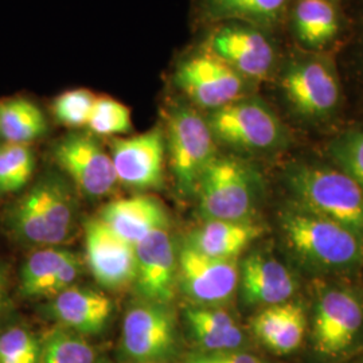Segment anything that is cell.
<instances>
[{"label": "cell", "instance_id": "17", "mask_svg": "<svg viewBox=\"0 0 363 363\" xmlns=\"http://www.w3.org/2000/svg\"><path fill=\"white\" fill-rule=\"evenodd\" d=\"M238 286L247 306L268 307L291 300L296 280L279 259L255 252L240 265Z\"/></svg>", "mask_w": 363, "mask_h": 363}, {"label": "cell", "instance_id": "3", "mask_svg": "<svg viewBox=\"0 0 363 363\" xmlns=\"http://www.w3.org/2000/svg\"><path fill=\"white\" fill-rule=\"evenodd\" d=\"M288 183L300 205L335 220L363 240V189L345 171L300 164Z\"/></svg>", "mask_w": 363, "mask_h": 363}, {"label": "cell", "instance_id": "33", "mask_svg": "<svg viewBox=\"0 0 363 363\" xmlns=\"http://www.w3.org/2000/svg\"><path fill=\"white\" fill-rule=\"evenodd\" d=\"M179 363H267L259 357L244 350L214 351L203 352L199 351L183 359Z\"/></svg>", "mask_w": 363, "mask_h": 363}, {"label": "cell", "instance_id": "32", "mask_svg": "<svg viewBox=\"0 0 363 363\" xmlns=\"http://www.w3.org/2000/svg\"><path fill=\"white\" fill-rule=\"evenodd\" d=\"M331 155L342 171L363 189V132H349L331 145Z\"/></svg>", "mask_w": 363, "mask_h": 363}, {"label": "cell", "instance_id": "9", "mask_svg": "<svg viewBox=\"0 0 363 363\" xmlns=\"http://www.w3.org/2000/svg\"><path fill=\"white\" fill-rule=\"evenodd\" d=\"M52 155L78 191L88 198H103L118 183L112 157L91 135H67L54 145Z\"/></svg>", "mask_w": 363, "mask_h": 363}, {"label": "cell", "instance_id": "4", "mask_svg": "<svg viewBox=\"0 0 363 363\" xmlns=\"http://www.w3.org/2000/svg\"><path fill=\"white\" fill-rule=\"evenodd\" d=\"M166 150L179 191L194 195L208 164L216 159V139L208 120L196 111L174 105L167 115Z\"/></svg>", "mask_w": 363, "mask_h": 363}, {"label": "cell", "instance_id": "6", "mask_svg": "<svg viewBox=\"0 0 363 363\" xmlns=\"http://www.w3.org/2000/svg\"><path fill=\"white\" fill-rule=\"evenodd\" d=\"M179 349L177 315L169 304L139 301L125 313L121 350L130 363H164Z\"/></svg>", "mask_w": 363, "mask_h": 363}, {"label": "cell", "instance_id": "13", "mask_svg": "<svg viewBox=\"0 0 363 363\" xmlns=\"http://www.w3.org/2000/svg\"><path fill=\"white\" fill-rule=\"evenodd\" d=\"M133 286L144 301L169 304L178 291V247L169 229L147 235L135 245Z\"/></svg>", "mask_w": 363, "mask_h": 363}, {"label": "cell", "instance_id": "14", "mask_svg": "<svg viewBox=\"0 0 363 363\" xmlns=\"http://www.w3.org/2000/svg\"><path fill=\"white\" fill-rule=\"evenodd\" d=\"M86 262L94 280L105 289L133 286L136 274L135 245L115 233L104 220L85 223Z\"/></svg>", "mask_w": 363, "mask_h": 363}, {"label": "cell", "instance_id": "18", "mask_svg": "<svg viewBox=\"0 0 363 363\" xmlns=\"http://www.w3.org/2000/svg\"><path fill=\"white\" fill-rule=\"evenodd\" d=\"M99 218L133 245L154 232L169 229V225L163 203L148 195L115 199L101 208Z\"/></svg>", "mask_w": 363, "mask_h": 363}, {"label": "cell", "instance_id": "8", "mask_svg": "<svg viewBox=\"0 0 363 363\" xmlns=\"http://www.w3.org/2000/svg\"><path fill=\"white\" fill-rule=\"evenodd\" d=\"M363 325L361 301L347 289L328 288L315 307L312 342L318 355L337 358L359 337Z\"/></svg>", "mask_w": 363, "mask_h": 363}, {"label": "cell", "instance_id": "12", "mask_svg": "<svg viewBox=\"0 0 363 363\" xmlns=\"http://www.w3.org/2000/svg\"><path fill=\"white\" fill-rule=\"evenodd\" d=\"M117 182L135 190H157L164 182L166 135L160 127L111 143Z\"/></svg>", "mask_w": 363, "mask_h": 363}, {"label": "cell", "instance_id": "5", "mask_svg": "<svg viewBox=\"0 0 363 363\" xmlns=\"http://www.w3.org/2000/svg\"><path fill=\"white\" fill-rule=\"evenodd\" d=\"M195 194L205 220H249L255 208L253 175L244 162L233 156H216Z\"/></svg>", "mask_w": 363, "mask_h": 363}, {"label": "cell", "instance_id": "15", "mask_svg": "<svg viewBox=\"0 0 363 363\" xmlns=\"http://www.w3.org/2000/svg\"><path fill=\"white\" fill-rule=\"evenodd\" d=\"M113 301L104 292L84 286H70L52 296L46 313L60 327L82 337L99 335L108 327Z\"/></svg>", "mask_w": 363, "mask_h": 363}, {"label": "cell", "instance_id": "19", "mask_svg": "<svg viewBox=\"0 0 363 363\" xmlns=\"http://www.w3.org/2000/svg\"><path fill=\"white\" fill-rule=\"evenodd\" d=\"M283 88L289 101L307 116H325L339 100L337 78L320 62L292 67L283 78Z\"/></svg>", "mask_w": 363, "mask_h": 363}, {"label": "cell", "instance_id": "21", "mask_svg": "<svg viewBox=\"0 0 363 363\" xmlns=\"http://www.w3.org/2000/svg\"><path fill=\"white\" fill-rule=\"evenodd\" d=\"M262 233V226L252 220H208L189 234L184 242L210 257L237 259Z\"/></svg>", "mask_w": 363, "mask_h": 363}, {"label": "cell", "instance_id": "20", "mask_svg": "<svg viewBox=\"0 0 363 363\" xmlns=\"http://www.w3.org/2000/svg\"><path fill=\"white\" fill-rule=\"evenodd\" d=\"M252 331L261 345L277 355L298 350L307 334V315L298 301L264 307L252 319Z\"/></svg>", "mask_w": 363, "mask_h": 363}, {"label": "cell", "instance_id": "23", "mask_svg": "<svg viewBox=\"0 0 363 363\" xmlns=\"http://www.w3.org/2000/svg\"><path fill=\"white\" fill-rule=\"evenodd\" d=\"M46 130V117L34 101L26 97L0 101V140L3 143L30 145Z\"/></svg>", "mask_w": 363, "mask_h": 363}, {"label": "cell", "instance_id": "16", "mask_svg": "<svg viewBox=\"0 0 363 363\" xmlns=\"http://www.w3.org/2000/svg\"><path fill=\"white\" fill-rule=\"evenodd\" d=\"M208 50L232 66L242 77H265L273 65L269 40L247 27H222L211 35Z\"/></svg>", "mask_w": 363, "mask_h": 363}, {"label": "cell", "instance_id": "29", "mask_svg": "<svg viewBox=\"0 0 363 363\" xmlns=\"http://www.w3.org/2000/svg\"><path fill=\"white\" fill-rule=\"evenodd\" d=\"M99 136H120L132 130L130 109L111 97H96L86 125Z\"/></svg>", "mask_w": 363, "mask_h": 363}, {"label": "cell", "instance_id": "11", "mask_svg": "<svg viewBox=\"0 0 363 363\" xmlns=\"http://www.w3.org/2000/svg\"><path fill=\"white\" fill-rule=\"evenodd\" d=\"M175 84L194 104L211 111L237 101L245 86L241 74L208 50L184 60Z\"/></svg>", "mask_w": 363, "mask_h": 363}, {"label": "cell", "instance_id": "22", "mask_svg": "<svg viewBox=\"0 0 363 363\" xmlns=\"http://www.w3.org/2000/svg\"><path fill=\"white\" fill-rule=\"evenodd\" d=\"M183 315L201 351L242 350L247 340L245 334L223 307L189 306Z\"/></svg>", "mask_w": 363, "mask_h": 363}, {"label": "cell", "instance_id": "24", "mask_svg": "<svg viewBox=\"0 0 363 363\" xmlns=\"http://www.w3.org/2000/svg\"><path fill=\"white\" fill-rule=\"evenodd\" d=\"M294 23L298 39L311 48L325 45L339 30L337 10L330 0H298Z\"/></svg>", "mask_w": 363, "mask_h": 363}, {"label": "cell", "instance_id": "31", "mask_svg": "<svg viewBox=\"0 0 363 363\" xmlns=\"http://www.w3.org/2000/svg\"><path fill=\"white\" fill-rule=\"evenodd\" d=\"M96 96L86 89H74L60 94L52 103L55 120L69 128L86 127Z\"/></svg>", "mask_w": 363, "mask_h": 363}, {"label": "cell", "instance_id": "28", "mask_svg": "<svg viewBox=\"0 0 363 363\" xmlns=\"http://www.w3.org/2000/svg\"><path fill=\"white\" fill-rule=\"evenodd\" d=\"M34 169L35 156L28 144H0V194L22 190Z\"/></svg>", "mask_w": 363, "mask_h": 363}, {"label": "cell", "instance_id": "26", "mask_svg": "<svg viewBox=\"0 0 363 363\" xmlns=\"http://www.w3.org/2000/svg\"><path fill=\"white\" fill-rule=\"evenodd\" d=\"M96 351L86 337L57 327L40 342L39 363H94Z\"/></svg>", "mask_w": 363, "mask_h": 363}, {"label": "cell", "instance_id": "1", "mask_svg": "<svg viewBox=\"0 0 363 363\" xmlns=\"http://www.w3.org/2000/svg\"><path fill=\"white\" fill-rule=\"evenodd\" d=\"M291 250L308 267L322 271H346L363 264V240L335 220L289 203L280 217Z\"/></svg>", "mask_w": 363, "mask_h": 363}, {"label": "cell", "instance_id": "30", "mask_svg": "<svg viewBox=\"0 0 363 363\" xmlns=\"http://www.w3.org/2000/svg\"><path fill=\"white\" fill-rule=\"evenodd\" d=\"M40 342L26 327L13 325L0 333V363H39Z\"/></svg>", "mask_w": 363, "mask_h": 363}, {"label": "cell", "instance_id": "34", "mask_svg": "<svg viewBox=\"0 0 363 363\" xmlns=\"http://www.w3.org/2000/svg\"><path fill=\"white\" fill-rule=\"evenodd\" d=\"M10 268L0 264V319L4 316L10 306Z\"/></svg>", "mask_w": 363, "mask_h": 363}, {"label": "cell", "instance_id": "27", "mask_svg": "<svg viewBox=\"0 0 363 363\" xmlns=\"http://www.w3.org/2000/svg\"><path fill=\"white\" fill-rule=\"evenodd\" d=\"M286 0H206V10L214 19H240L256 23L274 22Z\"/></svg>", "mask_w": 363, "mask_h": 363}, {"label": "cell", "instance_id": "10", "mask_svg": "<svg viewBox=\"0 0 363 363\" xmlns=\"http://www.w3.org/2000/svg\"><path fill=\"white\" fill-rule=\"evenodd\" d=\"M214 139L241 150H268L281 139L277 117L259 101H234L210 113Z\"/></svg>", "mask_w": 363, "mask_h": 363}, {"label": "cell", "instance_id": "25", "mask_svg": "<svg viewBox=\"0 0 363 363\" xmlns=\"http://www.w3.org/2000/svg\"><path fill=\"white\" fill-rule=\"evenodd\" d=\"M73 255L70 250L54 247L31 253L21 269V294L25 298H48L54 277Z\"/></svg>", "mask_w": 363, "mask_h": 363}, {"label": "cell", "instance_id": "2", "mask_svg": "<svg viewBox=\"0 0 363 363\" xmlns=\"http://www.w3.org/2000/svg\"><path fill=\"white\" fill-rule=\"evenodd\" d=\"M77 211L70 187L49 174L33 184L7 211V228L25 244L55 247L70 237Z\"/></svg>", "mask_w": 363, "mask_h": 363}, {"label": "cell", "instance_id": "7", "mask_svg": "<svg viewBox=\"0 0 363 363\" xmlns=\"http://www.w3.org/2000/svg\"><path fill=\"white\" fill-rule=\"evenodd\" d=\"M237 259H217L199 253L186 242L178 249V289L191 306L222 307L238 288Z\"/></svg>", "mask_w": 363, "mask_h": 363}]
</instances>
